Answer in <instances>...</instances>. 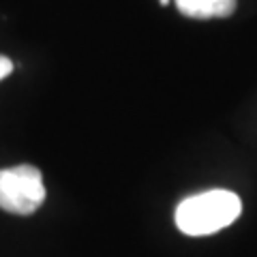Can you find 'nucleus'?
I'll return each mask as SVG.
<instances>
[{
    "instance_id": "2",
    "label": "nucleus",
    "mask_w": 257,
    "mask_h": 257,
    "mask_svg": "<svg viewBox=\"0 0 257 257\" xmlns=\"http://www.w3.org/2000/svg\"><path fill=\"white\" fill-rule=\"evenodd\" d=\"M45 199L43 176L32 165L0 170V208L11 214H32Z\"/></svg>"
},
{
    "instance_id": "5",
    "label": "nucleus",
    "mask_w": 257,
    "mask_h": 257,
    "mask_svg": "<svg viewBox=\"0 0 257 257\" xmlns=\"http://www.w3.org/2000/svg\"><path fill=\"white\" fill-rule=\"evenodd\" d=\"M167 3H170V0H161V5H167Z\"/></svg>"
},
{
    "instance_id": "4",
    "label": "nucleus",
    "mask_w": 257,
    "mask_h": 257,
    "mask_svg": "<svg viewBox=\"0 0 257 257\" xmlns=\"http://www.w3.org/2000/svg\"><path fill=\"white\" fill-rule=\"evenodd\" d=\"M13 71V62L7 56H0V79H5Z\"/></svg>"
},
{
    "instance_id": "3",
    "label": "nucleus",
    "mask_w": 257,
    "mask_h": 257,
    "mask_svg": "<svg viewBox=\"0 0 257 257\" xmlns=\"http://www.w3.org/2000/svg\"><path fill=\"white\" fill-rule=\"evenodd\" d=\"M176 7L187 18L210 20L231 15L236 9V0H176Z\"/></svg>"
},
{
    "instance_id": "1",
    "label": "nucleus",
    "mask_w": 257,
    "mask_h": 257,
    "mask_svg": "<svg viewBox=\"0 0 257 257\" xmlns=\"http://www.w3.org/2000/svg\"><path fill=\"white\" fill-rule=\"evenodd\" d=\"M240 212H242V202L236 193L212 189L182 199L176 208V225L187 236H208L223 227H229Z\"/></svg>"
}]
</instances>
